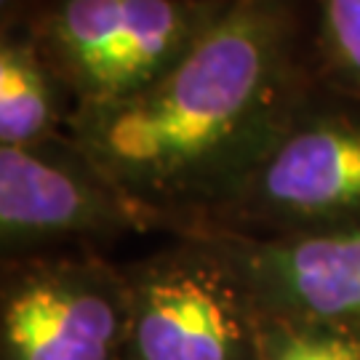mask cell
<instances>
[{
  "label": "cell",
  "instance_id": "obj_1",
  "mask_svg": "<svg viewBox=\"0 0 360 360\" xmlns=\"http://www.w3.org/2000/svg\"><path fill=\"white\" fill-rule=\"evenodd\" d=\"M318 86L309 0H230L136 96L75 107L67 134L168 235L208 230Z\"/></svg>",
  "mask_w": 360,
  "mask_h": 360
},
{
  "label": "cell",
  "instance_id": "obj_2",
  "mask_svg": "<svg viewBox=\"0 0 360 360\" xmlns=\"http://www.w3.org/2000/svg\"><path fill=\"white\" fill-rule=\"evenodd\" d=\"M230 0H38L22 27L75 107L136 96L163 77Z\"/></svg>",
  "mask_w": 360,
  "mask_h": 360
},
{
  "label": "cell",
  "instance_id": "obj_3",
  "mask_svg": "<svg viewBox=\"0 0 360 360\" xmlns=\"http://www.w3.org/2000/svg\"><path fill=\"white\" fill-rule=\"evenodd\" d=\"M360 227V99L321 80L208 230L296 235Z\"/></svg>",
  "mask_w": 360,
  "mask_h": 360
},
{
  "label": "cell",
  "instance_id": "obj_4",
  "mask_svg": "<svg viewBox=\"0 0 360 360\" xmlns=\"http://www.w3.org/2000/svg\"><path fill=\"white\" fill-rule=\"evenodd\" d=\"M123 270L126 360H257L262 312L211 232L171 235Z\"/></svg>",
  "mask_w": 360,
  "mask_h": 360
},
{
  "label": "cell",
  "instance_id": "obj_5",
  "mask_svg": "<svg viewBox=\"0 0 360 360\" xmlns=\"http://www.w3.org/2000/svg\"><path fill=\"white\" fill-rule=\"evenodd\" d=\"M166 232L150 208L123 193L70 136L0 147V254L75 251L126 235Z\"/></svg>",
  "mask_w": 360,
  "mask_h": 360
},
{
  "label": "cell",
  "instance_id": "obj_6",
  "mask_svg": "<svg viewBox=\"0 0 360 360\" xmlns=\"http://www.w3.org/2000/svg\"><path fill=\"white\" fill-rule=\"evenodd\" d=\"M129 283L123 264L91 248L6 259L0 360H126Z\"/></svg>",
  "mask_w": 360,
  "mask_h": 360
},
{
  "label": "cell",
  "instance_id": "obj_7",
  "mask_svg": "<svg viewBox=\"0 0 360 360\" xmlns=\"http://www.w3.org/2000/svg\"><path fill=\"white\" fill-rule=\"evenodd\" d=\"M203 232L227 251L262 318L360 334V227L296 235Z\"/></svg>",
  "mask_w": 360,
  "mask_h": 360
},
{
  "label": "cell",
  "instance_id": "obj_8",
  "mask_svg": "<svg viewBox=\"0 0 360 360\" xmlns=\"http://www.w3.org/2000/svg\"><path fill=\"white\" fill-rule=\"evenodd\" d=\"M75 99L25 30L0 35V147L46 142L67 131Z\"/></svg>",
  "mask_w": 360,
  "mask_h": 360
},
{
  "label": "cell",
  "instance_id": "obj_9",
  "mask_svg": "<svg viewBox=\"0 0 360 360\" xmlns=\"http://www.w3.org/2000/svg\"><path fill=\"white\" fill-rule=\"evenodd\" d=\"M309 35L318 80L360 99V0H309Z\"/></svg>",
  "mask_w": 360,
  "mask_h": 360
},
{
  "label": "cell",
  "instance_id": "obj_10",
  "mask_svg": "<svg viewBox=\"0 0 360 360\" xmlns=\"http://www.w3.org/2000/svg\"><path fill=\"white\" fill-rule=\"evenodd\" d=\"M257 360H360V334L321 323L262 318Z\"/></svg>",
  "mask_w": 360,
  "mask_h": 360
},
{
  "label": "cell",
  "instance_id": "obj_11",
  "mask_svg": "<svg viewBox=\"0 0 360 360\" xmlns=\"http://www.w3.org/2000/svg\"><path fill=\"white\" fill-rule=\"evenodd\" d=\"M35 6L38 0H0V35L22 30L35 11Z\"/></svg>",
  "mask_w": 360,
  "mask_h": 360
}]
</instances>
